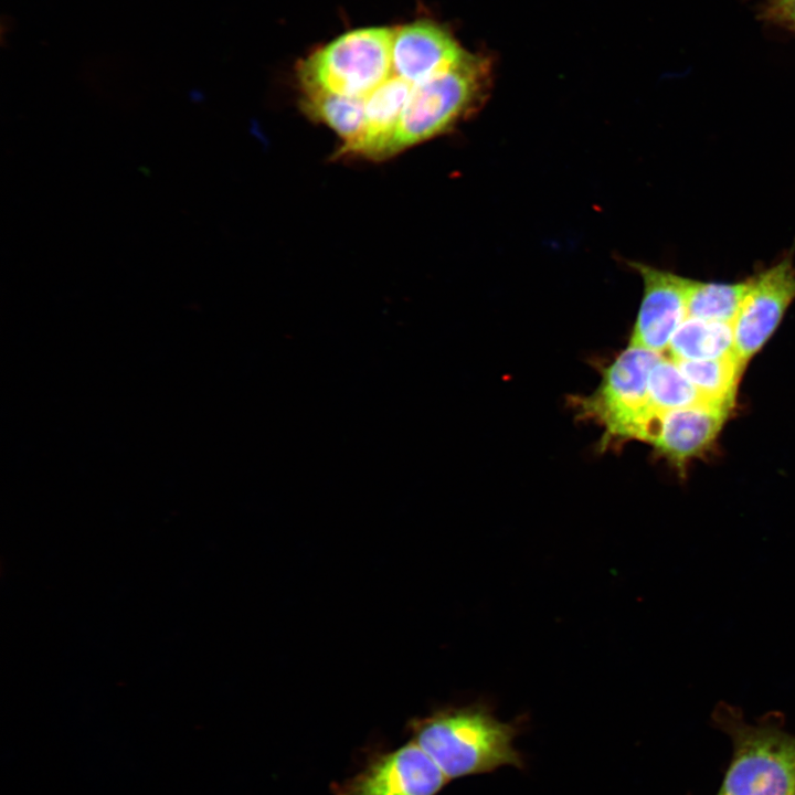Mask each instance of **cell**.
I'll return each mask as SVG.
<instances>
[{
    "mask_svg": "<svg viewBox=\"0 0 795 795\" xmlns=\"http://www.w3.org/2000/svg\"><path fill=\"white\" fill-rule=\"evenodd\" d=\"M668 351L675 361L710 360L736 354L734 324L687 317L672 335Z\"/></svg>",
    "mask_w": 795,
    "mask_h": 795,
    "instance_id": "7c38bea8",
    "label": "cell"
},
{
    "mask_svg": "<svg viewBox=\"0 0 795 795\" xmlns=\"http://www.w3.org/2000/svg\"><path fill=\"white\" fill-rule=\"evenodd\" d=\"M434 760L413 740L369 754L361 771L330 785L332 795H437L448 783Z\"/></svg>",
    "mask_w": 795,
    "mask_h": 795,
    "instance_id": "8992f818",
    "label": "cell"
},
{
    "mask_svg": "<svg viewBox=\"0 0 795 795\" xmlns=\"http://www.w3.org/2000/svg\"><path fill=\"white\" fill-rule=\"evenodd\" d=\"M685 377L712 405L731 409L743 364L736 354L696 361H676Z\"/></svg>",
    "mask_w": 795,
    "mask_h": 795,
    "instance_id": "5bb4252c",
    "label": "cell"
},
{
    "mask_svg": "<svg viewBox=\"0 0 795 795\" xmlns=\"http://www.w3.org/2000/svg\"><path fill=\"white\" fill-rule=\"evenodd\" d=\"M411 736L448 780L488 773L501 766H522L513 748L518 732L499 721L486 706L441 710L409 725Z\"/></svg>",
    "mask_w": 795,
    "mask_h": 795,
    "instance_id": "7a4b0ae2",
    "label": "cell"
},
{
    "mask_svg": "<svg viewBox=\"0 0 795 795\" xmlns=\"http://www.w3.org/2000/svg\"><path fill=\"white\" fill-rule=\"evenodd\" d=\"M711 722L732 744L718 795H795V734L785 731L783 713L771 711L750 723L741 708L719 701Z\"/></svg>",
    "mask_w": 795,
    "mask_h": 795,
    "instance_id": "6da1fadb",
    "label": "cell"
},
{
    "mask_svg": "<svg viewBox=\"0 0 795 795\" xmlns=\"http://www.w3.org/2000/svg\"><path fill=\"white\" fill-rule=\"evenodd\" d=\"M412 85L393 73L365 98L364 131L351 152L370 158L391 155L393 139Z\"/></svg>",
    "mask_w": 795,
    "mask_h": 795,
    "instance_id": "8fae6325",
    "label": "cell"
},
{
    "mask_svg": "<svg viewBox=\"0 0 795 795\" xmlns=\"http://www.w3.org/2000/svg\"><path fill=\"white\" fill-rule=\"evenodd\" d=\"M394 28H364L335 39L299 65L303 91L367 98L393 74Z\"/></svg>",
    "mask_w": 795,
    "mask_h": 795,
    "instance_id": "5b68a950",
    "label": "cell"
},
{
    "mask_svg": "<svg viewBox=\"0 0 795 795\" xmlns=\"http://www.w3.org/2000/svg\"><path fill=\"white\" fill-rule=\"evenodd\" d=\"M658 352L629 346L602 371L600 386L587 396L570 398V405L582 420H592L604 428L602 452L627 441H640L651 414L648 381Z\"/></svg>",
    "mask_w": 795,
    "mask_h": 795,
    "instance_id": "277c9868",
    "label": "cell"
},
{
    "mask_svg": "<svg viewBox=\"0 0 795 795\" xmlns=\"http://www.w3.org/2000/svg\"><path fill=\"white\" fill-rule=\"evenodd\" d=\"M748 284V279L736 283L690 279L687 294V317L734 324Z\"/></svg>",
    "mask_w": 795,
    "mask_h": 795,
    "instance_id": "9a60e30c",
    "label": "cell"
},
{
    "mask_svg": "<svg viewBox=\"0 0 795 795\" xmlns=\"http://www.w3.org/2000/svg\"><path fill=\"white\" fill-rule=\"evenodd\" d=\"M729 410L700 404L653 412L640 441L649 443L657 455L677 467L679 473H683L690 459L700 456L713 444Z\"/></svg>",
    "mask_w": 795,
    "mask_h": 795,
    "instance_id": "ba28073f",
    "label": "cell"
},
{
    "mask_svg": "<svg viewBox=\"0 0 795 795\" xmlns=\"http://www.w3.org/2000/svg\"><path fill=\"white\" fill-rule=\"evenodd\" d=\"M648 396L650 410L654 412L709 404L670 358H660L653 367Z\"/></svg>",
    "mask_w": 795,
    "mask_h": 795,
    "instance_id": "2e32d148",
    "label": "cell"
},
{
    "mask_svg": "<svg viewBox=\"0 0 795 795\" xmlns=\"http://www.w3.org/2000/svg\"><path fill=\"white\" fill-rule=\"evenodd\" d=\"M632 266L643 279L644 295L629 346L660 353L687 318L690 278L644 263Z\"/></svg>",
    "mask_w": 795,
    "mask_h": 795,
    "instance_id": "9c48e42d",
    "label": "cell"
},
{
    "mask_svg": "<svg viewBox=\"0 0 795 795\" xmlns=\"http://www.w3.org/2000/svg\"><path fill=\"white\" fill-rule=\"evenodd\" d=\"M490 62L464 54L444 72L413 84L401 114L391 155L451 129L483 105L490 86Z\"/></svg>",
    "mask_w": 795,
    "mask_h": 795,
    "instance_id": "3957f363",
    "label": "cell"
},
{
    "mask_svg": "<svg viewBox=\"0 0 795 795\" xmlns=\"http://www.w3.org/2000/svg\"><path fill=\"white\" fill-rule=\"evenodd\" d=\"M464 52L444 28L416 21L394 28L393 73L418 84L447 70Z\"/></svg>",
    "mask_w": 795,
    "mask_h": 795,
    "instance_id": "30bf717a",
    "label": "cell"
},
{
    "mask_svg": "<svg viewBox=\"0 0 795 795\" xmlns=\"http://www.w3.org/2000/svg\"><path fill=\"white\" fill-rule=\"evenodd\" d=\"M748 283L734 321L735 353L743 364L765 344L795 300V245Z\"/></svg>",
    "mask_w": 795,
    "mask_h": 795,
    "instance_id": "52a82bcc",
    "label": "cell"
},
{
    "mask_svg": "<svg viewBox=\"0 0 795 795\" xmlns=\"http://www.w3.org/2000/svg\"><path fill=\"white\" fill-rule=\"evenodd\" d=\"M307 114L331 127L343 139L342 151L351 152L365 126V98L348 97L322 91H304Z\"/></svg>",
    "mask_w": 795,
    "mask_h": 795,
    "instance_id": "4fadbf2b",
    "label": "cell"
}]
</instances>
